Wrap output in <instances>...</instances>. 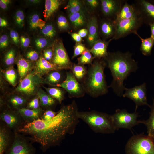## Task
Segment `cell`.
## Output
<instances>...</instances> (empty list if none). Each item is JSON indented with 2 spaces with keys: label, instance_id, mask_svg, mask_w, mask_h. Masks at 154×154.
<instances>
[{
  "label": "cell",
  "instance_id": "obj_29",
  "mask_svg": "<svg viewBox=\"0 0 154 154\" xmlns=\"http://www.w3.org/2000/svg\"><path fill=\"white\" fill-rule=\"evenodd\" d=\"M68 18L72 25L76 28L82 27L84 25L86 22L85 15L82 11L69 14Z\"/></svg>",
  "mask_w": 154,
  "mask_h": 154
},
{
  "label": "cell",
  "instance_id": "obj_54",
  "mask_svg": "<svg viewBox=\"0 0 154 154\" xmlns=\"http://www.w3.org/2000/svg\"><path fill=\"white\" fill-rule=\"evenodd\" d=\"M8 25L7 21L5 19L0 18V26L1 27H6Z\"/></svg>",
  "mask_w": 154,
  "mask_h": 154
},
{
  "label": "cell",
  "instance_id": "obj_35",
  "mask_svg": "<svg viewBox=\"0 0 154 154\" xmlns=\"http://www.w3.org/2000/svg\"><path fill=\"white\" fill-rule=\"evenodd\" d=\"M69 14L81 11L82 6L80 2L77 0H70L66 7Z\"/></svg>",
  "mask_w": 154,
  "mask_h": 154
},
{
  "label": "cell",
  "instance_id": "obj_48",
  "mask_svg": "<svg viewBox=\"0 0 154 154\" xmlns=\"http://www.w3.org/2000/svg\"><path fill=\"white\" fill-rule=\"evenodd\" d=\"M53 54V49L51 48H48L44 51V57L46 60L49 62L52 60Z\"/></svg>",
  "mask_w": 154,
  "mask_h": 154
},
{
  "label": "cell",
  "instance_id": "obj_51",
  "mask_svg": "<svg viewBox=\"0 0 154 154\" xmlns=\"http://www.w3.org/2000/svg\"><path fill=\"white\" fill-rule=\"evenodd\" d=\"M11 1L9 0H0V7L3 9H5L9 4Z\"/></svg>",
  "mask_w": 154,
  "mask_h": 154
},
{
  "label": "cell",
  "instance_id": "obj_13",
  "mask_svg": "<svg viewBox=\"0 0 154 154\" xmlns=\"http://www.w3.org/2000/svg\"><path fill=\"white\" fill-rule=\"evenodd\" d=\"M0 119L9 128L17 131L25 122L16 110H4L0 114Z\"/></svg>",
  "mask_w": 154,
  "mask_h": 154
},
{
  "label": "cell",
  "instance_id": "obj_39",
  "mask_svg": "<svg viewBox=\"0 0 154 154\" xmlns=\"http://www.w3.org/2000/svg\"><path fill=\"white\" fill-rule=\"evenodd\" d=\"M57 25L60 30H66L69 27V24L66 18L62 15H60L58 18Z\"/></svg>",
  "mask_w": 154,
  "mask_h": 154
},
{
  "label": "cell",
  "instance_id": "obj_7",
  "mask_svg": "<svg viewBox=\"0 0 154 154\" xmlns=\"http://www.w3.org/2000/svg\"><path fill=\"white\" fill-rule=\"evenodd\" d=\"M43 81L42 77L33 70L20 81L15 90L25 97H29L37 94L39 86Z\"/></svg>",
  "mask_w": 154,
  "mask_h": 154
},
{
  "label": "cell",
  "instance_id": "obj_17",
  "mask_svg": "<svg viewBox=\"0 0 154 154\" xmlns=\"http://www.w3.org/2000/svg\"><path fill=\"white\" fill-rule=\"evenodd\" d=\"M33 70L36 74L42 77L51 71L59 70L54 64L41 56L36 61Z\"/></svg>",
  "mask_w": 154,
  "mask_h": 154
},
{
  "label": "cell",
  "instance_id": "obj_1",
  "mask_svg": "<svg viewBox=\"0 0 154 154\" xmlns=\"http://www.w3.org/2000/svg\"><path fill=\"white\" fill-rule=\"evenodd\" d=\"M78 111L74 100L62 107L52 119H39L25 123L17 132L29 135L32 140L40 145L45 152L50 147L58 145L67 135L74 133L79 122Z\"/></svg>",
  "mask_w": 154,
  "mask_h": 154
},
{
  "label": "cell",
  "instance_id": "obj_8",
  "mask_svg": "<svg viewBox=\"0 0 154 154\" xmlns=\"http://www.w3.org/2000/svg\"><path fill=\"white\" fill-rule=\"evenodd\" d=\"M116 31L112 39L117 40L134 34L143 23L141 18L124 19L115 21Z\"/></svg>",
  "mask_w": 154,
  "mask_h": 154
},
{
  "label": "cell",
  "instance_id": "obj_43",
  "mask_svg": "<svg viewBox=\"0 0 154 154\" xmlns=\"http://www.w3.org/2000/svg\"><path fill=\"white\" fill-rule=\"evenodd\" d=\"M35 44L37 48L41 49L47 46L49 44V42L46 39L40 37L36 39L35 40Z\"/></svg>",
  "mask_w": 154,
  "mask_h": 154
},
{
  "label": "cell",
  "instance_id": "obj_16",
  "mask_svg": "<svg viewBox=\"0 0 154 154\" xmlns=\"http://www.w3.org/2000/svg\"><path fill=\"white\" fill-rule=\"evenodd\" d=\"M141 18L138 9L135 4H130L125 1L115 21L124 19Z\"/></svg>",
  "mask_w": 154,
  "mask_h": 154
},
{
  "label": "cell",
  "instance_id": "obj_50",
  "mask_svg": "<svg viewBox=\"0 0 154 154\" xmlns=\"http://www.w3.org/2000/svg\"><path fill=\"white\" fill-rule=\"evenodd\" d=\"M86 1L88 4L93 8L98 7L99 3V1L97 0H87Z\"/></svg>",
  "mask_w": 154,
  "mask_h": 154
},
{
  "label": "cell",
  "instance_id": "obj_41",
  "mask_svg": "<svg viewBox=\"0 0 154 154\" xmlns=\"http://www.w3.org/2000/svg\"><path fill=\"white\" fill-rule=\"evenodd\" d=\"M87 49L85 46L82 43L77 42L74 47L73 54L72 59H73L77 56L81 55Z\"/></svg>",
  "mask_w": 154,
  "mask_h": 154
},
{
  "label": "cell",
  "instance_id": "obj_44",
  "mask_svg": "<svg viewBox=\"0 0 154 154\" xmlns=\"http://www.w3.org/2000/svg\"><path fill=\"white\" fill-rule=\"evenodd\" d=\"M57 112L48 109L44 111L40 119L44 120H49L54 117L56 115Z\"/></svg>",
  "mask_w": 154,
  "mask_h": 154
},
{
  "label": "cell",
  "instance_id": "obj_18",
  "mask_svg": "<svg viewBox=\"0 0 154 154\" xmlns=\"http://www.w3.org/2000/svg\"><path fill=\"white\" fill-rule=\"evenodd\" d=\"M16 110L22 117L25 123L31 122L40 119L44 112L40 108L37 109L24 108Z\"/></svg>",
  "mask_w": 154,
  "mask_h": 154
},
{
  "label": "cell",
  "instance_id": "obj_2",
  "mask_svg": "<svg viewBox=\"0 0 154 154\" xmlns=\"http://www.w3.org/2000/svg\"><path fill=\"white\" fill-rule=\"evenodd\" d=\"M103 59L113 77L109 87H111L117 96L121 97L125 88L124 82L131 73L136 71L138 68L137 62L132 58V54L129 51L108 52Z\"/></svg>",
  "mask_w": 154,
  "mask_h": 154
},
{
  "label": "cell",
  "instance_id": "obj_10",
  "mask_svg": "<svg viewBox=\"0 0 154 154\" xmlns=\"http://www.w3.org/2000/svg\"><path fill=\"white\" fill-rule=\"evenodd\" d=\"M35 149L24 137L15 132L14 139L4 154H35Z\"/></svg>",
  "mask_w": 154,
  "mask_h": 154
},
{
  "label": "cell",
  "instance_id": "obj_53",
  "mask_svg": "<svg viewBox=\"0 0 154 154\" xmlns=\"http://www.w3.org/2000/svg\"><path fill=\"white\" fill-rule=\"evenodd\" d=\"M78 33L82 38L84 37L88 34V31L86 29H82L79 30Z\"/></svg>",
  "mask_w": 154,
  "mask_h": 154
},
{
  "label": "cell",
  "instance_id": "obj_36",
  "mask_svg": "<svg viewBox=\"0 0 154 154\" xmlns=\"http://www.w3.org/2000/svg\"><path fill=\"white\" fill-rule=\"evenodd\" d=\"M94 57L88 50L87 49L78 59V64L83 65L86 64H92V61Z\"/></svg>",
  "mask_w": 154,
  "mask_h": 154
},
{
  "label": "cell",
  "instance_id": "obj_19",
  "mask_svg": "<svg viewBox=\"0 0 154 154\" xmlns=\"http://www.w3.org/2000/svg\"><path fill=\"white\" fill-rule=\"evenodd\" d=\"M113 39L108 41H106L99 39L93 45L90 49L88 50L93 55L94 58L98 59H103L108 55L107 49L109 42Z\"/></svg>",
  "mask_w": 154,
  "mask_h": 154
},
{
  "label": "cell",
  "instance_id": "obj_12",
  "mask_svg": "<svg viewBox=\"0 0 154 154\" xmlns=\"http://www.w3.org/2000/svg\"><path fill=\"white\" fill-rule=\"evenodd\" d=\"M124 91L122 96L128 98L133 101L135 104V111H136L139 106H141L146 105L150 107V105L147 102L145 83L131 88L125 87Z\"/></svg>",
  "mask_w": 154,
  "mask_h": 154
},
{
  "label": "cell",
  "instance_id": "obj_52",
  "mask_svg": "<svg viewBox=\"0 0 154 154\" xmlns=\"http://www.w3.org/2000/svg\"><path fill=\"white\" fill-rule=\"evenodd\" d=\"M71 36L73 39L77 42H80L82 40V38L78 33H73L71 34Z\"/></svg>",
  "mask_w": 154,
  "mask_h": 154
},
{
  "label": "cell",
  "instance_id": "obj_5",
  "mask_svg": "<svg viewBox=\"0 0 154 154\" xmlns=\"http://www.w3.org/2000/svg\"><path fill=\"white\" fill-rule=\"evenodd\" d=\"M126 154H154V140L143 133L134 135L127 141Z\"/></svg>",
  "mask_w": 154,
  "mask_h": 154
},
{
  "label": "cell",
  "instance_id": "obj_27",
  "mask_svg": "<svg viewBox=\"0 0 154 154\" xmlns=\"http://www.w3.org/2000/svg\"><path fill=\"white\" fill-rule=\"evenodd\" d=\"M7 102L9 105L16 110L22 108L27 104L26 98L21 95H13L8 99Z\"/></svg>",
  "mask_w": 154,
  "mask_h": 154
},
{
  "label": "cell",
  "instance_id": "obj_15",
  "mask_svg": "<svg viewBox=\"0 0 154 154\" xmlns=\"http://www.w3.org/2000/svg\"><path fill=\"white\" fill-rule=\"evenodd\" d=\"M125 0H101V10L103 15L108 17H112L115 21L119 14Z\"/></svg>",
  "mask_w": 154,
  "mask_h": 154
},
{
  "label": "cell",
  "instance_id": "obj_57",
  "mask_svg": "<svg viewBox=\"0 0 154 154\" xmlns=\"http://www.w3.org/2000/svg\"><path fill=\"white\" fill-rule=\"evenodd\" d=\"M151 2L154 3V0H150Z\"/></svg>",
  "mask_w": 154,
  "mask_h": 154
},
{
  "label": "cell",
  "instance_id": "obj_56",
  "mask_svg": "<svg viewBox=\"0 0 154 154\" xmlns=\"http://www.w3.org/2000/svg\"><path fill=\"white\" fill-rule=\"evenodd\" d=\"M28 2L31 4H37L40 2V1L38 0H29L28 1Z\"/></svg>",
  "mask_w": 154,
  "mask_h": 154
},
{
  "label": "cell",
  "instance_id": "obj_28",
  "mask_svg": "<svg viewBox=\"0 0 154 154\" xmlns=\"http://www.w3.org/2000/svg\"><path fill=\"white\" fill-rule=\"evenodd\" d=\"M134 34L137 35L141 41L140 49L142 54L145 56L150 55L154 45V40L151 37L145 39L143 38L138 34L137 32Z\"/></svg>",
  "mask_w": 154,
  "mask_h": 154
},
{
  "label": "cell",
  "instance_id": "obj_31",
  "mask_svg": "<svg viewBox=\"0 0 154 154\" xmlns=\"http://www.w3.org/2000/svg\"><path fill=\"white\" fill-rule=\"evenodd\" d=\"M61 78V74L58 70H53L46 74L45 81L51 86H56L60 84Z\"/></svg>",
  "mask_w": 154,
  "mask_h": 154
},
{
  "label": "cell",
  "instance_id": "obj_25",
  "mask_svg": "<svg viewBox=\"0 0 154 154\" xmlns=\"http://www.w3.org/2000/svg\"><path fill=\"white\" fill-rule=\"evenodd\" d=\"M36 94L39 98L40 105L42 107L49 108L55 104L56 100L41 88L38 89Z\"/></svg>",
  "mask_w": 154,
  "mask_h": 154
},
{
  "label": "cell",
  "instance_id": "obj_45",
  "mask_svg": "<svg viewBox=\"0 0 154 154\" xmlns=\"http://www.w3.org/2000/svg\"><path fill=\"white\" fill-rule=\"evenodd\" d=\"M25 56L28 60L31 61H37L39 58V55L36 51L31 50L27 52Z\"/></svg>",
  "mask_w": 154,
  "mask_h": 154
},
{
  "label": "cell",
  "instance_id": "obj_42",
  "mask_svg": "<svg viewBox=\"0 0 154 154\" xmlns=\"http://www.w3.org/2000/svg\"><path fill=\"white\" fill-rule=\"evenodd\" d=\"M40 103L38 97H35L28 102L26 108L31 109H37L40 108Z\"/></svg>",
  "mask_w": 154,
  "mask_h": 154
},
{
  "label": "cell",
  "instance_id": "obj_49",
  "mask_svg": "<svg viewBox=\"0 0 154 154\" xmlns=\"http://www.w3.org/2000/svg\"><path fill=\"white\" fill-rule=\"evenodd\" d=\"M20 40L21 46L24 48L27 47L29 45L30 42L29 38L24 36H21Z\"/></svg>",
  "mask_w": 154,
  "mask_h": 154
},
{
  "label": "cell",
  "instance_id": "obj_38",
  "mask_svg": "<svg viewBox=\"0 0 154 154\" xmlns=\"http://www.w3.org/2000/svg\"><path fill=\"white\" fill-rule=\"evenodd\" d=\"M42 33L45 36L52 38L54 37L56 34V31L52 24L45 25L41 30Z\"/></svg>",
  "mask_w": 154,
  "mask_h": 154
},
{
  "label": "cell",
  "instance_id": "obj_46",
  "mask_svg": "<svg viewBox=\"0 0 154 154\" xmlns=\"http://www.w3.org/2000/svg\"><path fill=\"white\" fill-rule=\"evenodd\" d=\"M9 44V39L7 35L6 34L2 35L0 38V49L6 48Z\"/></svg>",
  "mask_w": 154,
  "mask_h": 154
},
{
  "label": "cell",
  "instance_id": "obj_33",
  "mask_svg": "<svg viewBox=\"0 0 154 154\" xmlns=\"http://www.w3.org/2000/svg\"><path fill=\"white\" fill-rule=\"evenodd\" d=\"M44 88L51 96L60 104L61 103L64 98V92L61 89L57 87Z\"/></svg>",
  "mask_w": 154,
  "mask_h": 154
},
{
  "label": "cell",
  "instance_id": "obj_30",
  "mask_svg": "<svg viewBox=\"0 0 154 154\" xmlns=\"http://www.w3.org/2000/svg\"><path fill=\"white\" fill-rule=\"evenodd\" d=\"M74 76L79 82H83L87 73V70L84 65L73 64L70 70Z\"/></svg>",
  "mask_w": 154,
  "mask_h": 154
},
{
  "label": "cell",
  "instance_id": "obj_22",
  "mask_svg": "<svg viewBox=\"0 0 154 154\" xmlns=\"http://www.w3.org/2000/svg\"><path fill=\"white\" fill-rule=\"evenodd\" d=\"M18 72L21 81L31 71L32 64L21 56H19L17 61Z\"/></svg>",
  "mask_w": 154,
  "mask_h": 154
},
{
  "label": "cell",
  "instance_id": "obj_4",
  "mask_svg": "<svg viewBox=\"0 0 154 154\" xmlns=\"http://www.w3.org/2000/svg\"><path fill=\"white\" fill-rule=\"evenodd\" d=\"M77 115L95 133L111 134L116 131L111 115L106 113L96 110L78 111Z\"/></svg>",
  "mask_w": 154,
  "mask_h": 154
},
{
  "label": "cell",
  "instance_id": "obj_14",
  "mask_svg": "<svg viewBox=\"0 0 154 154\" xmlns=\"http://www.w3.org/2000/svg\"><path fill=\"white\" fill-rule=\"evenodd\" d=\"M135 1L143 23L149 25L154 23V3L150 0H137Z\"/></svg>",
  "mask_w": 154,
  "mask_h": 154
},
{
  "label": "cell",
  "instance_id": "obj_24",
  "mask_svg": "<svg viewBox=\"0 0 154 154\" xmlns=\"http://www.w3.org/2000/svg\"><path fill=\"white\" fill-rule=\"evenodd\" d=\"M150 115L146 120H140V123L144 124L147 129V135L154 140V99L153 98V103L150 105Z\"/></svg>",
  "mask_w": 154,
  "mask_h": 154
},
{
  "label": "cell",
  "instance_id": "obj_9",
  "mask_svg": "<svg viewBox=\"0 0 154 154\" xmlns=\"http://www.w3.org/2000/svg\"><path fill=\"white\" fill-rule=\"evenodd\" d=\"M53 54L51 63L59 70H71L73 64L71 62L62 42L56 41L53 48Z\"/></svg>",
  "mask_w": 154,
  "mask_h": 154
},
{
  "label": "cell",
  "instance_id": "obj_21",
  "mask_svg": "<svg viewBox=\"0 0 154 154\" xmlns=\"http://www.w3.org/2000/svg\"><path fill=\"white\" fill-rule=\"evenodd\" d=\"M101 34L105 38L114 37L116 31L115 21L112 19H107L102 21L100 26Z\"/></svg>",
  "mask_w": 154,
  "mask_h": 154
},
{
  "label": "cell",
  "instance_id": "obj_34",
  "mask_svg": "<svg viewBox=\"0 0 154 154\" xmlns=\"http://www.w3.org/2000/svg\"><path fill=\"white\" fill-rule=\"evenodd\" d=\"M4 76L6 80L11 84L15 86L17 84V75L15 70L12 67L7 69L5 72Z\"/></svg>",
  "mask_w": 154,
  "mask_h": 154
},
{
  "label": "cell",
  "instance_id": "obj_11",
  "mask_svg": "<svg viewBox=\"0 0 154 154\" xmlns=\"http://www.w3.org/2000/svg\"><path fill=\"white\" fill-rule=\"evenodd\" d=\"M56 86L64 89L68 92L70 98L82 97L86 93L82 84L79 83L71 71L66 72L65 80L57 84Z\"/></svg>",
  "mask_w": 154,
  "mask_h": 154
},
{
  "label": "cell",
  "instance_id": "obj_26",
  "mask_svg": "<svg viewBox=\"0 0 154 154\" xmlns=\"http://www.w3.org/2000/svg\"><path fill=\"white\" fill-rule=\"evenodd\" d=\"M61 2L58 0H46L44 16L46 20L52 16L58 9Z\"/></svg>",
  "mask_w": 154,
  "mask_h": 154
},
{
  "label": "cell",
  "instance_id": "obj_40",
  "mask_svg": "<svg viewBox=\"0 0 154 154\" xmlns=\"http://www.w3.org/2000/svg\"><path fill=\"white\" fill-rule=\"evenodd\" d=\"M24 15L23 11L21 10L17 11L15 15V23L19 28H22L24 26Z\"/></svg>",
  "mask_w": 154,
  "mask_h": 154
},
{
  "label": "cell",
  "instance_id": "obj_6",
  "mask_svg": "<svg viewBox=\"0 0 154 154\" xmlns=\"http://www.w3.org/2000/svg\"><path fill=\"white\" fill-rule=\"evenodd\" d=\"M111 116L116 130L120 128L131 129L140 123V120L137 119L140 116L136 111L130 113L125 109H118Z\"/></svg>",
  "mask_w": 154,
  "mask_h": 154
},
{
  "label": "cell",
  "instance_id": "obj_55",
  "mask_svg": "<svg viewBox=\"0 0 154 154\" xmlns=\"http://www.w3.org/2000/svg\"><path fill=\"white\" fill-rule=\"evenodd\" d=\"M149 26L150 27L151 32V35L150 37L154 40V23L151 24Z\"/></svg>",
  "mask_w": 154,
  "mask_h": 154
},
{
  "label": "cell",
  "instance_id": "obj_20",
  "mask_svg": "<svg viewBox=\"0 0 154 154\" xmlns=\"http://www.w3.org/2000/svg\"><path fill=\"white\" fill-rule=\"evenodd\" d=\"M88 29L87 40L90 44L93 46L99 39L98 22L96 17L94 16L90 19L88 23Z\"/></svg>",
  "mask_w": 154,
  "mask_h": 154
},
{
  "label": "cell",
  "instance_id": "obj_3",
  "mask_svg": "<svg viewBox=\"0 0 154 154\" xmlns=\"http://www.w3.org/2000/svg\"><path fill=\"white\" fill-rule=\"evenodd\" d=\"M106 66L104 60L97 59L87 70L82 84L86 92L93 97H97L108 92L109 86L104 73Z\"/></svg>",
  "mask_w": 154,
  "mask_h": 154
},
{
  "label": "cell",
  "instance_id": "obj_23",
  "mask_svg": "<svg viewBox=\"0 0 154 154\" xmlns=\"http://www.w3.org/2000/svg\"><path fill=\"white\" fill-rule=\"evenodd\" d=\"M8 127L3 125L0 127V154H4L10 145V134Z\"/></svg>",
  "mask_w": 154,
  "mask_h": 154
},
{
  "label": "cell",
  "instance_id": "obj_47",
  "mask_svg": "<svg viewBox=\"0 0 154 154\" xmlns=\"http://www.w3.org/2000/svg\"><path fill=\"white\" fill-rule=\"evenodd\" d=\"M10 36L13 42L15 44H18L20 39L18 33L15 31L12 30L10 31Z\"/></svg>",
  "mask_w": 154,
  "mask_h": 154
},
{
  "label": "cell",
  "instance_id": "obj_37",
  "mask_svg": "<svg viewBox=\"0 0 154 154\" xmlns=\"http://www.w3.org/2000/svg\"><path fill=\"white\" fill-rule=\"evenodd\" d=\"M15 51L13 49L8 50L5 55L4 61L5 64L10 66L13 64L15 59Z\"/></svg>",
  "mask_w": 154,
  "mask_h": 154
},
{
  "label": "cell",
  "instance_id": "obj_32",
  "mask_svg": "<svg viewBox=\"0 0 154 154\" xmlns=\"http://www.w3.org/2000/svg\"><path fill=\"white\" fill-rule=\"evenodd\" d=\"M29 24L30 29L34 30L38 28L42 29L45 25V22L38 15L35 14L30 17Z\"/></svg>",
  "mask_w": 154,
  "mask_h": 154
}]
</instances>
